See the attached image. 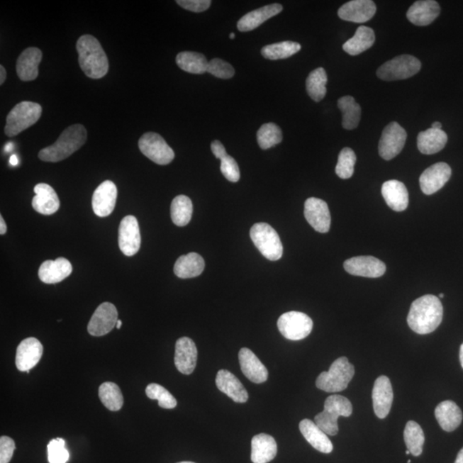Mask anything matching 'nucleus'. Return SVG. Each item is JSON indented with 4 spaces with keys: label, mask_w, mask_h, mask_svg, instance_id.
<instances>
[{
    "label": "nucleus",
    "mask_w": 463,
    "mask_h": 463,
    "mask_svg": "<svg viewBox=\"0 0 463 463\" xmlns=\"http://www.w3.org/2000/svg\"><path fill=\"white\" fill-rule=\"evenodd\" d=\"M444 308L440 298L424 295L413 302L408 316V326L419 335L432 333L442 320Z\"/></svg>",
    "instance_id": "nucleus-1"
},
{
    "label": "nucleus",
    "mask_w": 463,
    "mask_h": 463,
    "mask_svg": "<svg viewBox=\"0 0 463 463\" xmlns=\"http://www.w3.org/2000/svg\"><path fill=\"white\" fill-rule=\"evenodd\" d=\"M79 62L82 71L92 79H100L108 72V57L96 37L81 36L77 43Z\"/></svg>",
    "instance_id": "nucleus-2"
},
{
    "label": "nucleus",
    "mask_w": 463,
    "mask_h": 463,
    "mask_svg": "<svg viewBox=\"0 0 463 463\" xmlns=\"http://www.w3.org/2000/svg\"><path fill=\"white\" fill-rule=\"evenodd\" d=\"M87 140V130L83 125L69 126L51 146L40 151L38 157L47 162H59L71 157Z\"/></svg>",
    "instance_id": "nucleus-3"
},
{
    "label": "nucleus",
    "mask_w": 463,
    "mask_h": 463,
    "mask_svg": "<svg viewBox=\"0 0 463 463\" xmlns=\"http://www.w3.org/2000/svg\"><path fill=\"white\" fill-rule=\"evenodd\" d=\"M353 413V406L345 396L334 395L328 397L323 411L315 416V423L327 435L335 436L339 428L338 420L340 416L350 417Z\"/></svg>",
    "instance_id": "nucleus-4"
},
{
    "label": "nucleus",
    "mask_w": 463,
    "mask_h": 463,
    "mask_svg": "<svg viewBox=\"0 0 463 463\" xmlns=\"http://www.w3.org/2000/svg\"><path fill=\"white\" fill-rule=\"evenodd\" d=\"M355 374V367L347 358L341 357L332 363L329 372H323L318 376L316 386L319 390L335 393L346 390Z\"/></svg>",
    "instance_id": "nucleus-5"
},
{
    "label": "nucleus",
    "mask_w": 463,
    "mask_h": 463,
    "mask_svg": "<svg viewBox=\"0 0 463 463\" xmlns=\"http://www.w3.org/2000/svg\"><path fill=\"white\" fill-rule=\"evenodd\" d=\"M43 108L32 101H22L11 109L6 118L5 133L12 138L35 125L42 116Z\"/></svg>",
    "instance_id": "nucleus-6"
},
{
    "label": "nucleus",
    "mask_w": 463,
    "mask_h": 463,
    "mask_svg": "<svg viewBox=\"0 0 463 463\" xmlns=\"http://www.w3.org/2000/svg\"><path fill=\"white\" fill-rule=\"evenodd\" d=\"M252 240L265 258L269 260H279L284 254V247L279 235L268 223L254 224L250 231Z\"/></svg>",
    "instance_id": "nucleus-7"
},
{
    "label": "nucleus",
    "mask_w": 463,
    "mask_h": 463,
    "mask_svg": "<svg viewBox=\"0 0 463 463\" xmlns=\"http://www.w3.org/2000/svg\"><path fill=\"white\" fill-rule=\"evenodd\" d=\"M421 63L412 55H403L381 65L376 71V76L384 81L408 79L420 71Z\"/></svg>",
    "instance_id": "nucleus-8"
},
{
    "label": "nucleus",
    "mask_w": 463,
    "mask_h": 463,
    "mask_svg": "<svg viewBox=\"0 0 463 463\" xmlns=\"http://www.w3.org/2000/svg\"><path fill=\"white\" fill-rule=\"evenodd\" d=\"M278 329L286 339L300 341L311 334L313 322L306 314L300 311H289L278 319Z\"/></svg>",
    "instance_id": "nucleus-9"
},
{
    "label": "nucleus",
    "mask_w": 463,
    "mask_h": 463,
    "mask_svg": "<svg viewBox=\"0 0 463 463\" xmlns=\"http://www.w3.org/2000/svg\"><path fill=\"white\" fill-rule=\"evenodd\" d=\"M139 150L158 165H167L173 162L175 154L161 135L155 133L143 134L138 141Z\"/></svg>",
    "instance_id": "nucleus-10"
},
{
    "label": "nucleus",
    "mask_w": 463,
    "mask_h": 463,
    "mask_svg": "<svg viewBox=\"0 0 463 463\" xmlns=\"http://www.w3.org/2000/svg\"><path fill=\"white\" fill-rule=\"evenodd\" d=\"M406 140H407V133L403 127L397 122H391L385 127L380 138L379 145L380 157L385 161H390L395 158L403 150Z\"/></svg>",
    "instance_id": "nucleus-11"
},
{
    "label": "nucleus",
    "mask_w": 463,
    "mask_h": 463,
    "mask_svg": "<svg viewBox=\"0 0 463 463\" xmlns=\"http://www.w3.org/2000/svg\"><path fill=\"white\" fill-rule=\"evenodd\" d=\"M118 247L127 257L134 256L140 249V228L136 217L127 216L121 221L118 228Z\"/></svg>",
    "instance_id": "nucleus-12"
},
{
    "label": "nucleus",
    "mask_w": 463,
    "mask_h": 463,
    "mask_svg": "<svg viewBox=\"0 0 463 463\" xmlns=\"http://www.w3.org/2000/svg\"><path fill=\"white\" fill-rule=\"evenodd\" d=\"M118 311L112 303L104 302L97 307L88 325L89 333L102 337L112 331L118 322Z\"/></svg>",
    "instance_id": "nucleus-13"
},
{
    "label": "nucleus",
    "mask_w": 463,
    "mask_h": 463,
    "mask_svg": "<svg viewBox=\"0 0 463 463\" xmlns=\"http://www.w3.org/2000/svg\"><path fill=\"white\" fill-rule=\"evenodd\" d=\"M344 269L348 274L356 277L379 278L386 272V266L379 258L360 256L350 258L344 262Z\"/></svg>",
    "instance_id": "nucleus-14"
},
{
    "label": "nucleus",
    "mask_w": 463,
    "mask_h": 463,
    "mask_svg": "<svg viewBox=\"0 0 463 463\" xmlns=\"http://www.w3.org/2000/svg\"><path fill=\"white\" fill-rule=\"evenodd\" d=\"M452 169L445 162H438L428 167L420 175V186L425 195H432L442 189L452 177Z\"/></svg>",
    "instance_id": "nucleus-15"
},
{
    "label": "nucleus",
    "mask_w": 463,
    "mask_h": 463,
    "mask_svg": "<svg viewBox=\"0 0 463 463\" xmlns=\"http://www.w3.org/2000/svg\"><path fill=\"white\" fill-rule=\"evenodd\" d=\"M43 346L38 339L28 338L16 348V366L20 372H28L42 359Z\"/></svg>",
    "instance_id": "nucleus-16"
},
{
    "label": "nucleus",
    "mask_w": 463,
    "mask_h": 463,
    "mask_svg": "<svg viewBox=\"0 0 463 463\" xmlns=\"http://www.w3.org/2000/svg\"><path fill=\"white\" fill-rule=\"evenodd\" d=\"M305 217L308 223L318 233L329 232L331 217L325 201L317 198H310L305 203Z\"/></svg>",
    "instance_id": "nucleus-17"
},
{
    "label": "nucleus",
    "mask_w": 463,
    "mask_h": 463,
    "mask_svg": "<svg viewBox=\"0 0 463 463\" xmlns=\"http://www.w3.org/2000/svg\"><path fill=\"white\" fill-rule=\"evenodd\" d=\"M118 190L113 182L106 180L94 192L92 207L95 214L99 217H106L112 214L116 208Z\"/></svg>",
    "instance_id": "nucleus-18"
},
{
    "label": "nucleus",
    "mask_w": 463,
    "mask_h": 463,
    "mask_svg": "<svg viewBox=\"0 0 463 463\" xmlns=\"http://www.w3.org/2000/svg\"><path fill=\"white\" fill-rule=\"evenodd\" d=\"M376 6L372 0H353L340 8L339 18L344 21L363 23L374 18Z\"/></svg>",
    "instance_id": "nucleus-19"
},
{
    "label": "nucleus",
    "mask_w": 463,
    "mask_h": 463,
    "mask_svg": "<svg viewBox=\"0 0 463 463\" xmlns=\"http://www.w3.org/2000/svg\"><path fill=\"white\" fill-rule=\"evenodd\" d=\"M198 362V350L189 338H182L176 342L174 364L179 372L190 375L194 372Z\"/></svg>",
    "instance_id": "nucleus-20"
},
{
    "label": "nucleus",
    "mask_w": 463,
    "mask_h": 463,
    "mask_svg": "<svg viewBox=\"0 0 463 463\" xmlns=\"http://www.w3.org/2000/svg\"><path fill=\"white\" fill-rule=\"evenodd\" d=\"M393 390L391 380L386 376L376 379L372 390V403L375 415L379 419H384L391 411L393 403Z\"/></svg>",
    "instance_id": "nucleus-21"
},
{
    "label": "nucleus",
    "mask_w": 463,
    "mask_h": 463,
    "mask_svg": "<svg viewBox=\"0 0 463 463\" xmlns=\"http://www.w3.org/2000/svg\"><path fill=\"white\" fill-rule=\"evenodd\" d=\"M35 196L32 200V206L36 212L45 216L55 214L59 211L60 202L58 195L51 186L40 183L34 188Z\"/></svg>",
    "instance_id": "nucleus-22"
},
{
    "label": "nucleus",
    "mask_w": 463,
    "mask_h": 463,
    "mask_svg": "<svg viewBox=\"0 0 463 463\" xmlns=\"http://www.w3.org/2000/svg\"><path fill=\"white\" fill-rule=\"evenodd\" d=\"M241 371L252 383L262 384L268 379L267 368L249 348H241L239 353Z\"/></svg>",
    "instance_id": "nucleus-23"
},
{
    "label": "nucleus",
    "mask_w": 463,
    "mask_h": 463,
    "mask_svg": "<svg viewBox=\"0 0 463 463\" xmlns=\"http://www.w3.org/2000/svg\"><path fill=\"white\" fill-rule=\"evenodd\" d=\"M72 269L71 262L67 258L59 257L55 261H45L40 265L38 274L44 284H55L71 276Z\"/></svg>",
    "instance_id": "nucleus-24"
},
{
    "label": "nucleus",
    "mask_w": 463,
    "mask_h": 463,
    "mask_svg": "<svg viewBox=\"0 0 463 463\" xmlns=\"http://www.w3.org/2000/svg\"><path fill=\"white\" fill-rule=\"evenodd\" d=\"M43 59V52L37 48H28L24 50L16 61V73L19 79L30 82L39 75V65Z\"/></svg>",
    "instance_id": "nucleus-25"
},
{
    "label": "nucleus",
    "mask_w": 463,
    "mask_h": 463,
    "mask_svg": "<svg viewBox=\"0 0 463 463\" xmlns=\"http://www.w3.org/2000/svg\"><path fill=\"white\" fill-rule=\"evenodd\" d=\"M216 384L219 391L226 394L237 403H245L248 400V393L243 384L232 372L220 370L217 372Z\"/></svg>",
    "instance_id": "nucleus-26"
},
{
    "label": "nucleus",
    "mask_w": 463,
    "mask_h": 463,
    "mask_svg": "<svg viewBox=\"0 0 463 463\" xmlns=\"http://www.w3.org/2000/svg\"><path fill=\"white\" fill-rule=\"evenodd\" d=\"M440 14V6L434 0L416 1L407 12L408 21L416 26H428Z\"/></svg>",
    "instance_id": "nucleus-27"
},
{
    "label": "nucleus",
    "mask_w": 463,
    "mask_h": 463,
    "mask_svg": "<svg viewBox=\"0 0 463 463\" xmlns=\"http://www.w3.org/2000/svg\"><path fill=\"white\" fill-rule=\"evenodd\" d=\"M382 195L391 210L401 212L408 206V191L403 182L389 180L382 186Z\"/></svg>",
    "instance_id": "nucleus-28"
},
{
    "label": "nucleus",
    "mask_w": 463,
    "mask_h": 463,
    "mask_svg": "<svg viewBox=\"0 0 463 463\" xmlns=\"http://www.w3.org/2000/svg\"><path fill=\"white\" fill-rule=\"evenodd\" d=\"M282 6L280 4H272V5L266 6L260 9L249 12L245 14L238 22L237 28L240 32H248L255 30L260 27L262 23L267 21L273 16L281 13Z\"/></svg>",
    "instance_id": "nucleus-29"
},
{
    "label": "nucleus",
    "mask_w": 463,
    "mask_h": 463,
    "mask_svg": "<svg viewBox=\"0 0 463 463\" xmlns=\"http://www.w3.org/2000/svg\"><path fill=\"white\" fill-rule=\"evenodd\" d=\"M277 454V444L274 438L268 434L260 433L252 440L251 459L253 463H268Z\"/></svg>",
    "instance_id": "nucleus-30"
},
{
    "label": "nucleus",
    "mask_w": 463,
    "mask_h": 463,
    "mask_svg": "<svg viewBox=\"0 0 463 463\" xmlns=\"http://www.w3.org/2000/svg\"><path fill=\"white\" fill-rule=\"evenodd\" d=\"M300 430L306 440L318 452L330 454L333 450V445L330 438L315 422L308 419L303 420L300 423Z\"/></svg>",
    "instance_id": "nucleus-31"
},
{
    "label": "nucleus",
    "mask_w": 463,
    "mask_h": 463,
    "mask_svg": "<svg viewBox=\"0 0 463 463\" xmlns=\"http://www.w3.org/2000/svg\"><path fill=\"white\" fill-rule=\"evenodd\" d=\"M435 416L441 428L448 433L454 431L462 421L461 408L452 401H445L438 404Z\"/></svg>",
    "instance_id": "nucleus-32"
},
{
    "label": "nucleus",
    "mask_w": 463,
    "mask_h": 463,
    "mask_svg": "<svg viewBox=\"0 0 463 463\" xmlns=\"http://www.w3.org/2000/svg\"><path fill=\"white\" fill-rule=\"evenodd\" d=\"M447 141L444 130L430 128L418 134L417 146L422 154L434 155L444 149Z\"/></svg>",
    "instance_id": "nucleus-33"
},
{
    "label": "nucleus",
    "mask_w": 463,
    "mask_h": 463,
    "mask_svg": "<svg viewBox=\"0 0 463 463\" xmlns=\"http://www.w3.org/2000/svg\"><path fill=\"white\" fill-rule=\"evenodd\" d=\"M206 263L203 258L196 252L179 257L174 264V274L182 279H188L200 276L203 273Z\"/></svg>",
    "instance_id": "nucleus-34"
},
{
    "label": "nucleus",
    "mask_w": 463,
    "mask_h": 463,
    "mask_svg": "<svg viewBox=\"0 0 463 463\" xmlns=\"http://www.w3.org/2000/svg\"><path fill=\"white\" fill-rule=\"evenodd\" d=\"M375 39V33L372 28L359 26L355 35L343 44L342 48L348 55H359L374 46Z\"/></svg>",
    "instance_id": "nucleus-35"
},
{
    "label": "nucleus",
    "mask_w": 463,
    "mask_h": 463,
    "mask_svg": "<svg viewBox=\"0 0 463 463\" xmlns=\"http://www.w3.org/2000/svg\"><path fill=\"white\" fill-rule=\"evenodd\" d=\"M338 105L342 113L343 128L346 130L357 128L362 118V108L355 98L350 96L340 98Z\"/></svg>",
    "instance_id": "nucleus-36"
},
{
    "label": "nucleus",
    "mask_w": 463,
    "mask_h": 463,
    "mask_svg": "<svg viewBox=\"0 0 463 463\" xmlns=\"http://www.w3.org/2000/svg\"><path fill=\"white\" fill-rule=\"evenodd\" d=\"M176 63L183 71L191 74L207 72L208 62L202 53L196 52H182L176 57Z\"/></svg>",
    "instance_id": "nucleus-37"
},
{
    "label": "nucleus",
    "mask_w": 463,
    "mask_h": 463,
    "mask_svg": "<svg viewBox=\"0 0 463 463\" xmlns=\"http://www.w3.org/2000/svg\"><path fill=\"white\" fill-rule=\"evenodd\" d=\"M192 211L194 206L186 196H177L171 203V218L176 226H186L191 220Z\"/></svg>",
    "instance_id": "nucleus-38"
},
{
    "label": "nucleus",
    "mask_w": 463,
    "mask_h": 463,
    "mask_svg": "<svg viewBox=\"0 0 463 463\" xmlns=\"http://www.w3.org/2000/svg\"><path fill=\"white\" fill-rule=\"evenodd\" d=\"M328 77L325 69L319 67L309 74L306 79V91L314 101H320L325 98Z\"/></svg>",
    "instance_id": "nucleus-39"
},
{
    "label": "nucleus",
    "mask_w": 463,
    "mask_h": 463,
    "mask_svg": "<svg viewBox=\"0 0 463 463\" xmlns=\"http://www.w3.org/2000/svg\"><path fill=\"white\" fill-rule=\"evenodd\" d=\"M403 436L406 445L413 456H420L425 444V434L420 425L415 421H408Z\"/></svg>",
    "instance_id": "nucleus-40"
},
{
    "label": "nucleus",
    "mask_w": 463,
    "mask_h": 463,
    "mask_svg": "<svg viewBox=\"0 0 463 463\" xmlns=\"http://www.w3.org/2000/svg\"><path fill=\"white\" fill-rule=\"evenodd\" d=\"M99 397L102 404L110 411H121L124 404V397L116 384L106 382L99 388Z\"/></svg>",
    "instance_id": "nucleus-41"
},
{
    "label": "nucleus",
    "mask_w": 463,
    "mask_h": 463,
    "mask_svg": "<svg viewBox=\"0 0 463 463\" xmlns=\"http://www.w3.org/2000/svg\"><path fill=\"white\" fill-rule=\"evenodd\" d=\"M300 43L294 42H281L267 45L262 49L261 53L264 58L270 60H284L300 52Z\"/></svg>",
    "instance_id": "nucleus-42"
},
{
    "label": "nucleus",
    "mask_w": 463,
    "mask_h": 463,
    "mask_svg": "<svg viewBox=\"0 0 463 463\" xmlns=\"http://www.w3.org/2000/svg\"><path fill=\"white\" fill-rule=\"evenodd\" d=\"M257 138L261 149L268 150L281 143L282 132L280 127L274 123H267L258 130Z\"/></svg>",
    "instance_id": "nucleus-43"
},
{
    "label": "nucleus",
    "mask_w": 463,
    "mask_h": 463,
    "mask_svg": "<svg viewBox=\"0 0 463 463\" xmlns=\"http://www.w3.org/2000/svg\"><path fill=\"white\" fill-rule=\"evenodd\" d=\"M356 155L350 147H344L339 154L338 165L335 167V173L339 178L350 179L354 174L356 163Z\"/></svg>",
    "instance_id": "nucleus-44"
},
{
    "label": "nucleus",
    "mask_w": 463,
    "mask_h": 463,
    "mask_svg": "<svg viewBox=\"0 0 463 463\" xmlns=\"http://www.w3.org/2000/svg\"><path fill=\"white\" fill-rule=\"evenodd\" d=\"M146 395L151 400H157L160 407L173 409L177 406V401L171 393L158 384H150L146 388Z\"/></svg>",
    "instance_id": "nucleus-45"
},
{
    "label": "nucleus",
    "mask_w": 463,
    "mask_h": 463,
    "mask_svg": "<svg viewBox=\"0 0 463 463\" xmlns=\"http://www.w3.org/2000/svg\"><path fill=\"white\" fill-rule=\"evenodd\" d=\"M48 461L50 463H67L69 454L63 438H55L48 445Z\"/></svg>",
    "instance_id": "nucleus-46"
},
{
    "label": "nucleus",
    "mask_w": 463,
    "mask_h": 463,
    "mask_svg": "<svg viewBox=\"0 0 463 463\" xmlns=\"http://www.w3.org/2000/svg\"><path fill=\"white\" fill-rule=\"evenodd\" d=\"M207 72L221 79H229L235 76V69L226 61L221 59H213L208 62Z\"/></svg>",
    "instance_id": "nucleus-47"
},
{
    "label": "nucleus",
    "mask_w": 463,
    "mask_h": 463,
    "mask_svg": "<svg viewBox=\"0 0 463 463\" xmlns=\"http://www.w3.org/2000/svg\"><path fill=\"white\" fill-rule=\"evenodd\" d=\"M221 171L228 182L235 183L240 179L239 166L235 160L229 155L221 160Z\"/></svg>",
    "instance_id": "nucleus-48"
},
{
    "label": "nucleus",
    "mask_w": 463,
    "mask_h": 463,
    "mask_svg": "<svg viewBox=\"0 0 463 463\" xmlns=\"http://www.w3.org/2000/svg\"><path fill=\"white\" fill-rule=\"evenodd\" d=\"M16 449L15 442L6 436L0 437V463H9Z\"/></svg>",
    "instance_id": "nucleus-49"
},
{
    "label": "nucleus",
    "mask_w": 463,
    "mask_h": 463,
    "mask_svg": "<svg viewBox=\"0 0 463 463\" xmlns=\"http://www.w3.org/2000/svg\"><path fill=\"white\" fill-rule=\"evenodd\" d=\"M176 3L184 9L198 13L206 11L211 5L210 0H178Z\"/></svg>",
    "instance_id": "nucleus-50"
},
{
    "label": "nucleus",
    "mask_w": 463,
    "mask_h": 463,
    "mask_svg": "<svg viewBox=\"0 0 463 463\" xmlns=\"http://www.w3.org/2000/svg\"><path fill=\"white\" fill-rule=\"evenodd\" d=\"M211 150L215 157L219 160H221L228 155L226 149H225L223 143L218 140H216L211 143Z\"/></svg>",
    "instance_id": "nucleus-51"
},
{
    "label": "nucleus",
    "mask_w": 463,
    "mask_h": 463,
    "mask_svg": "<svg viewBox=\"0 0 463 463\" xmlns=\"http://www.w3.org/2000/svg\"><path fill=\"white\" fill-rule=\"evenodd\" d=\"M6 79V71L5 67L3 65H0V84L5 83Z\"/></svg>",
    "instance_id": "nucleus-52"
},
{
    "label": "nucleus",
    "mask_w": 463,
    "mask_h": 463,
    "mask_svg": "<svg viewBox=\"0 0 463 463\" xmlns=\"http://www.w3.org/2000/svg\"><path fill=\"white\" fill-rule=\"evenodd\" d=\"M7 231V227L5 220H4L3 216H0V233L1 235H5Z\"/></svg>",
    "instance_id": "nucleus-53"
},
{
    "label": "nucleus",
    "mask_w": 463,
    "mask_h": 463,
    "mask_svg": "<svg viewBox=\"0 0 463 463\" xmlns=\"http://www.w3.org/2000/svg\"><path fill=\"white\" fill-rule=\"evenodd\" d=\"M19 163V159L18 157V155H12L11 158H10V164L11 166L16 167L18 166Z\"/></svg>",
    "instance_id": "nucleus-54"
},
{
    "label": "nucleus",
    "mask_w": 463,
    "mask_h": 463,
    "mask_svg": "<svg viewBox=\"0 0 463 463\" xmlns=\"http://www.w3.org/2000/svg\"><path fill=\"white\" fill-rule=\"evenodd\" d=\"M13 147H14L13 143L10 142V143H6V145L5 146V149H4V150H5L6 153H10L11 151H12V150H13Z\"/></svg>",
    "instance_id": "nucleus-55"
},
{
    "label": "nucleus",
    "mask_w": 463,
    "mask_h": 463,
    "mask_svg": "<svg viewBox=\"0 0 463 463\" xmlns=\"http://www.w3.org/2000/svg\"><path fill=\"white\" fill-rule=\"evenodd\" d=\"M454 463H463V448L457 454V457Z\"/></svg>",
    "instance_id": "nucleus-56"
},
{
    "label": "nucleus",
    "mask_w": 463,
    "mask_h": 463,
    "mask_svg": "<svg viewBox=\"0 0 463 463\" xmlns=\"http://www.w3.org/2000/svg\"><path fill=\"white\" fill-rule=\"evenodd\" d=\"M431 128L435 130H442V124L440 122H434Z\"/></svg>",
    "instance_id": "nucleus-57"
},
{
    "label": "nucleus",
    "mask_w": 463,
    "mask_h": 463,
    "mask_svg": "<svg viewBox=\"0 0 463 463\" xmlns=\"http://www.w3.org/2000/svg\"><path fill=\"white\" fill-rule=\"evenodd\" d=\"M460 362H461L462 367L463 368V343L462 344L460 348Z\"/></svg>",
    "instance_id": "nucleus-58"
},
{
    "label": "nucleus",
    "mask_w": 463,
    "mask_h": 463,
    "mask_svg": "<svg viewBox=\"0 0 463 463\" xmlns=\"http://www.w3.org/2000/svg\"><path fill=\"white\" fill-rule=\"evenodd\" d=\"M122 326V321L121 320H118L116 323V328L117 329L120 330Z\"/></svg>",
    "instance_id": "nucleus-59"
},
{
    "label": "nucleus",
    "mask_w": 463,
    "mask_h": 463,
    "mask_svg": "<svg viewBox=\"0 0 463 463\" xmlns=\"http://www.w3.org/2000/svg\"><path fill=\"white\" fill-rule=\"evenodd\" d=\"M229 36H230V39L233 40V39H235V33H231L230 35H229Z\"/></svg>",
    "instance_id": "nucleus-60"
},
{
    "label": "nucleus",
    "mask_w": 463,
    "mask_h": 463,
    "mask_svg": "<svg viewBox=\"0 0 463 463\" xmlns=\"http://www.w3.org/2000/svg\"><path fill=\"white\" fill-rule=\"evenodd\" d=\"M444 297H445V294H440V299H442V298H444Z\"/></svg>",
    "instance_id": "nucleus-61"
},
{
    "label": "nucleus",
    "mask_w": 463,
    "mask_h": 463,
    "mask_svg": "<svg viewBox=\"0 0 463 463\" xmlns=\"http://www.w3.org/2000/svg\"><path fill=\"white\" fill-rule=\"evenodd\" d=\"M178 463H195L192 462H178Z\"/></svg>",
    "instance_id": "nucleus-62"
},
{
    "label": "nucleus",
    "mask_w": 463,
    "mask_h": 463,
    "mask_svg": "<svg viewBox=\"0 0 463 463\" xmlns=\"http://www.w3.org/2000/svg\"><path fill=\"white\" fill-rule=\"evenodd\" d=\"M406 454H411V452H409V450H408L407 452H406Z\"/></svg>",
    "instance_id": "nucleus-63"
}]
</instances>
